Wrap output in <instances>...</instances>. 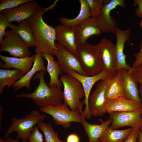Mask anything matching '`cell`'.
<instances>
[{
    "mask_svg": "<svg viewBox=\"0 0 142 142\" xmlns=\"http://www.w3.org/2000/svg\"><path fill=\"white\" fill-rule=\"evenodd\" d=\"M56 4L45 8L39 6L36 12L27 19L32 30L36 43V54L45 53L55 55L54 52L57 48L55 28L48 25L43 21V14L52 9Z\"/></svg>",
    "mask_w": 142,
    "mask_h": 142,
    "instance_id": "obj_1",
    "label": "cell"
},
{
    "mask_svg": "<svg viewBox=\"0 0 142 142\" xmlns=\"http://www.w3.org/2000/svg\"><path fill=\"white\" fill-rule=\"evenodd\" d=\"M46 73V72L41 71L34 75L33 80L38 79L39 84L33 92L29 94L22 93L16 95L15 97L32 99L40 108L48 105L57 106L62 105L63 97L61 87L48 85L44 78Z\"/></svg>",
    "mask_w": 142,
    "mask_h": 142,
    "instance_id": "obj_2",
    "label": "cell"
},
{
    "mask_svg": "<svg viewBox=\"0 0 142 142\" xmlns=\"http://www.w3.org/2000/svg\"><path fill=\"white\" fill-rule=\"evenodd\" d=\"M77 52L82 68L89 76L97 75L105 69L102 58L95 45L86 42L77 45Z\"/></svg>",
    "mask_w": 142,
    "mask_h": 142,
    "instance_id": "obj_3",
    "label": "cell"
},
{
    "mask_svg": "<svg viewBox=\"0 0 142 142\" xmlns=\"http://www.w3.org/2000/svg\"><path fill=\"white\" fill-rule=\"evenodd\" d=\"M63 86V103L72 111L79 112L80 107L84 105L80 99L85 96L84 89L80 82L68 75H62L60 78Z\"/></svg>",
    "mask_w": 142,
    "mask_h": 142,
    "instance_id": "obj_4",
    "label": "cell"
},
{
    "mask_svg": "<svg viewBox=\"0 0 142 142\" xmlns=\"http://www.w3.org/2000/svg\"><path fill=\"white\" fill-rule=\"evenodd\" d=\"M46 117L44 113H41L35 110H31L29 114L20 119L13 117L4 137H8L10 134L15 131L17 133L16 138H20L22 140H27L35 125L43 121Z\"/></svg>",
    "mask_w": 142,
    "mask_h": 142,
    "instance_id": "obj_5",
    "label": "cell"
},
{
    "mask_svg": "<svg viewBox=\"0 0 142 142\" xmlns=\"http://www.w3.org/2000/svg\"><path fill=\"white\" fill-rule=\"evenodd\" d=\"M40 111L51 116L55 123L65 129L70 127L71 123H81V116L79 112L71 110L63 103L60 105H47L40 108Z\"/></svg>",
    "mask_w": 142,
    "mask_h": 142,
    "instance_id": "obj_6",
    "label": "cell"
},
{
    "mask_svg": "<svg viewBox=\"0 0 142 142\" xmlns=\"http://www.w3.org/2000/svg\"><path fill=\"white\" fill-rule=\"evenodd\" d=\"M0 44V51L8 52L14 57L24 58L29 56L32 54L27 45L12 30L6 31L4 39Z\"/></svg>",
    "mask_w": 142,
    "mask_h": 142,
    "instance_id": "obj_7",
    "label": "cell"
},
{
    "mask_svg": "<svg viewBox=\"0 0 142 142\" xmlns=\"http://www.w3.org/2000/svg\"><path fill=\"white\" fill-rule=\"evenodd\" d=\"M68 74L78 79L83 86L85 94V98L83 102V104L85 105L83 113L85 119L89 120L92 115L89 108V100L90 93L92 87L97 81L105 79L110 75L115 74H110L104 69L99 74L93 76L83 75L74 70L69 71Z\"/></svg>",
    "mask_w": 142,
    "mask_h": 142,
    "instance_id": "obj_8",
    "label": "cell"
},
{
    "mask_svg": "<svg viewBox=\"0 0 142 142\" xmlns=\"http://www.w3.org/2000/svg\"><path fill=\"white\" fill-rule=\"evenodd\" d=\"M57 48L54 52L62 70L68 74L69 71L74 70L79 74L89 76L84 71L78 58L66 47L58 43H55Z\"/></svg>",
    "mask_w": 142,
    "mask_h": 142,
    "instance_id": "obj_9",
    "label": "cell"
},
{
    "mask_svg": "<svg viewBox=\"0 0 142 142\" xmlns=\"http://www.w3.org/2000/svg\"><path fill=\"white\" fill-rule=\"evenodd\" d=\"M115 74L111 75L106 79L99 81L95 90L90 95L89 108L92 115L101 116L106 113L105 108L106 91L110 79Z\"/></svg>",
    "mask_w": 142,
    "mask_h": 142,
    "instance_id": "obj_10",
    "label": "cell"
},
{
    "mask_svg": "<svg viewBox=\"0 0 142 142\" xmlns=\"http://www.w3.org/2000/svg\"><path fill=\"white\" fill-rule=\"evenodd\" d=\"M117 6H120L124 8L125 6V1L111 0L104 4L102 9L101 14L94 17L99 28L102 32L107 33L115 34L116 27V22L115 19L110 15L112 10Z\"/></svg>",
    "mask_w": 142,
    "mask_h": 142,
    "instance_id": "obj_11",
    "label": "cell"
},
{
    "mask_svg": "<svg viewBox=\"0 0 142 142\" xmlns=\"http://www.w3.org/2000/svg\"><path fill=\"white\" fill-rule=\"evenodd\" d=\"M142 109L129 111L116 112L109 114L112 121L109 127L116 129L125 126L137 127L142 126Z\"/></svg>",
    "mask_w": 142,
    "mask_h": 142,
    "instance_id": "obj_12",
    "label": "cell"
},
{
    "mask_svg": "<svg viewBox=\"0 0 142 142\" xmlns=\"http://www.w3.org/2000/svg\"><path fill=\"white\" fill-rule=\"evenodd\" d=\"M95 46L102 58L105 69L111 74L117 72L115 45L110 40L104 38Z\"/></svg>",
    "mask_w": 142,
    "mask_h": 142,
    "instance_id": "obj_13",
    "label": "cell"
},
{
    "mask_svg": "<svg viewBox=\"0 0 142 142\" xmlns=\"http://www.w3.org/2000/svg\"><path fill=\"white\" fill-rule=\"evenodd\" d=\"M39 6L36 1L31 0L22 4L16 8L5 9L0 12L5 16L9 22L16 21L19 23L27 19L33 15Z\"/></svg>",
    "mask_w": 142,
    "mask_h": 142,
    "instance_id": "obj_14",
    "label": "cell"
},
{
    "mask_svg": "<svg viewBox=\"0 0 142 142\" xmlns=\"http://www.w3.org/2000/svg\"><path fill=\"white\" fill-rule=\"evenodd\" d=\"M102 33L95 18L91 17L75 27L76 44L77 45L83 44L91 36H98Z\"/></svg>",
    "mask_w": 142,
    "mask_h": 142,
    "instance_id": "obj_15",
    "label": "cell"
},
{
    "mask_svg": "<svg viewBox=\"0 0 142 142\" xmlns=\"http://www.w3.org/2000/svg\"><path fill=\"white\" fill-rule=\"evenodd\" d=\"M115 34L116 37V43L115 47L116 55V68L117 71L124 69L129 71L132 67L126 64V56L124 53V44L126 41H129L130 35V29L122 30L116 27Z\"/></svg>",
    "mask_w": 142,
    "mask_h": 142,
    "instance_id": "obj_16",
    "label": "cell"
},
{
    "mask_svg": "<svg viewBox=\"0 0 142 142\" xmlns=\"http://www.w3.org/2000/svg\"><path fill=\"white\" fill-rule=\"evenodd\" d=\"M55 28L57 43L65 47L78 58L77 45L75 42V27L62 24L57 25Z\"/></svg>",
    "mask_w": 142,
    "mask_h": 142,
    "instance_id": "obj_17",
    "label": "cell"
},
{
    "mask_svg": "<svg viewBox=\"0 0 142 142\" xmlns=\"http://www.w3.org/2000/svg\"><path fill=\"white\" fill-rule=\"evenodd\" d=\"M105 108L109 114L116 112L135 111L142 109V104L124 96L110 100H106Z\"/></svg>",
    "mask_w": 142,
    "mask_h": 142,
    "instance_id": "obj_18",
    "label": "cell"
},
{
    "mask_svg": "<svg viewBox=\"0 0 142 142\" xmlns=\"http://www.w3.org/2000/svg\"><path fill=\"white\" fill-rule=\"evenodd\" d=\"M35 55L23 58L9 57L0 54V58L4 62H0V66L3 69H9L11 68L21 71L24 75L31 70L34 63Z\"/></svg>",
    "mask_w": 142,
    "mask_h": 142,
    "instance_id": "obj_19",
    "label": "cell"
},
{
    "mask_svg": "<svg viewBox=\"0 0 142 142\" xmlns=\"http://www.w3.org/2000/svg\"><path fill=\"white\" fill-rule=\"evenodd\" d=\"M117 71L120 74L122 80L124 87V96L142 104L139 95L138 83L135 78L126 69H121Z\"/></svg>",
    "mask_w": 142,
    "mask_h": 142,
    "instance_id": "obj_20",
    "label": "cell"
},
{
    "mask_svg": "<svg viewBox=\"0 0 142 142\" xmlns=\"http://www.w3.org/2000/svg\"><path fill=\"white\" fill-rule=\"evenodd\" d=\"M83 106L80 107L79 110L81 116L80 123L88 136L89 142H97L107 128L111 124L112 120L110 118L105 121L100 119L99 120L101 123L99 125L89 123L86 121L83 116L82 109Z\"/></svg>",
    "mask_w": 142,
    "mask_h": 142,
    "instance_id": "obj_21",
    "label": "cell"
},
{
    "mask_svg": "<svg viewBox=\"0 0 142 142\" xmlns=\"http://www.w3.org/2000/svg\"><path fill=\"white\" fill-rule=\"evenodd\" d=\"M35 55L34 61L31 70L12 87L14 91H17L24 87L29 89L31 88V80L35 73L41 71L46 72L42 54H36Z\"/></svg>",
    "mask_w": 142,
    "mask_h": 142,
    "instance_id": "obj_22",
    "label": "cell"
},
{
    "mask_svg": "<svg viewBox=\"0 0 142 142\" xmlns=\"http://www.w3.org/2000/svg\"><path fill=\"white\" fill-rule=\"evenodd\" d=\"M42 56L47 62L46 69L50 77L48 85L62 87V84L59 78V76L62 74L63 72L59 62L55 60L53 56L51 55L43 53Z\"/></svg>",
    "mask_w": 142,
    "mask_h": 142,
    "instance_id": "obj_23",
    "label": "cell"
},
{
    "mask_svg": "<svg viewBox=\"0 0 142 142\" xmlns=\"http://www.w3.org/2000/svg\"><path fill=\"white\" fill-rule=\"evenodd\" d=\"M10 23L12 30L21 38L29 47H36L32 30L27 19L21 22L17 25Z\"/></svg>",
    "mask_w": 142,
    "mask_h": 142,
    "instance_id": "obj_24",
    "label": "cell"
},
{
    "mask_svg": "<svg viewBox=\"0 0 142 142\" xmlns=\"http://www.w3.org/2000/svg\"><path fill=\"white\" fill-rule=\"evenodd\" d=\"M124 87L120 74L117 73L110 79L106 89V100L114 99L124 96Z\"/></svg>",
    "mask_w": 142,
    "mask_h": 142,
    "instance_id": "obj_25",
    "label": "cell"
},
{
    "mask_svg": "<svg viewBox=\"0 0 142 142\" xmlns=\"http://www.w3.org/2000/svg\"><path fill=\"white\" fill-rule=\"evenodd\" d=\"M24 75L20 70L0 68V94L3 93L4 87H12L17 81Z\"/></svg>",
    "mask_w": 142,
    "mask_h": 142,
    "instance_id": "obj_26",
    "label": "cell"
},
{
    "mask_svg": "<svg viewBox=\"0 0 142 142\" xmlns=\"http://www.w3.org/2000/svg\"><path fill=\"white\" fill-rule=\"evenodd\" d=\"M80 7L79 13L75 18L69 19L64 17L59 18L62 24L75 27L79 24L91 17L90 8L86 0H79Z\"/></svg>",
    "mask_w": 142,
    "mask_h": 142,
    "instance_id": "obj_27",
    "label": "cell"
},
{
    "mask_svg": "<svg viewBox=\"0 0 142 142\" xmlns=\"http://www.w3.org/2000/svg\"><path fill=\"white\" fill-rule=\"evenodd\" d=\"M132 128L117 130L109 126L99 138L102 142H123L130 133Z\"/></svg>",
    "mask_w": 142,
    "mask_h": 142,
    "instance_id": "obj_28",
    "label": "cell"
},
{
    "mask_svg": "<svg viewBox=\"0 0 142 142\" xmlns=\"http://www.w3.org/2000/svg\"><path fill=\"white\" fill-rule=\"evenodd\" d=\"M37 126L43 132L45 142H58V133L54 131L52 126L50 123L43 121L38 123Z\"/></svg>",
    "mask_w": 142,
    "mask_h": 142,
    "instance_id": "obj_29",
    "label": "cell"
},
{
    "mask_svg": "<svg viewBox=\"0 0 142 142\" xmlns=\"http://www.w3.org/2000/svg\"><path fill=\"white\" fill-rule=\"evenodd\" d=\"M90 10L91 17H95L99 16L104 6L102 0H86Z\"/></svg>",
    "mask_w": 142,
    "mask_h": 142,
    "instance_id": "obj_30",
    "label": "cell"
},
{
    "mask_svg": "<svg viewBox=\"0 0 142 142\" xmlns=\"http://www.w3.org/2000/svg\"><path fill=\"white\" fill-rule=\"evenodd\" d=\"M31 0H2L0 4V12L6 9L17 7L20 4Z\"/></svg>",
    "mask_w": 142,
    "mask_h": 142,
    "instance_id": "obj_31",
    "label": "cell"
},
{
    "mask_svg": "<svg viewBox=\"0 0 142 142\" xmlns=\"http://www.w3.org/2000/svg\"><path fill=\"white\" fill-rule=\"evenodd\" d=\"M10 22L2 12H0V44L2 42L6 32V29L8 27H10Z\"/></svg>",
    "mask_w": 142,
    "mask_h": 142,
    "instance_id": "obj_32",
    "label": "cell"
},
{
    "mask_svg": "<svg viewBox=\"0 0 142 142\" xmlns=\"http://www.w3.org/2000/svg\"><path fill=\"white\" fill-rule=\"evenodd\" d=\"M39 129L37 125L34 126L28 138V142H44L43 135Z\"/></svg>",
    "mask_w": 142,
    "mask_h": 142,
    "instance_id": "obj_33",
    "label": "cell"
},
{
    "mask_svg": "<svg viewBox=\"0 0 142 142\" xmlns=\"http://www.w3.org/2000/svg\"><path fill=\"white\" fill-rule=\"evenodd\" d=\"M129 72L132 74L138 83L142 86V63L135 68L132 67Z\"/></svg>",
    "mask_w": 142,
    "mask_h": 142,
    "instance_id": "obj_34",
    "label": "cell"
},
{
    "mask_svg": "<svg viewBox=\"0 0 142 142\" xmlns=\"http://www.w3.org/2000/svg\"><path fill=\"white\" fill-rule=\"evenodd\" d=\"M139 131L138 128H132L131 131L126 139L123 142H137V139Z\"/></svg>",
    "mask_w": 142,
    "mask_h": 142,
    "instance_id": "obj_35",
    "label": "cell"
},
{
    "mask_svg": "<svg viewBox=\"0 0 142 142\" xmlns=\"http://www.w3.org/2000/svg\"><path fill=\"white\" fill-rule=\"evenodd\" d=\"M140 47V50L134 54L135 58L132 67L133 68L136 67L142 63V41L141 42Z\"/></svg>",
    "mask_w": 142,
    "mask_h": 142,
    "instance_id": "obj_36",
    "label": "cell"
},
{
    "mask_svg": "<svg viewBox=\"0 0 142 142\" xmlns=\"http://www.w3.org/2000/svg\"><path fill=\"white\" fill-rule=\"evenodd\" d=\"M134 4L137 5L138 7L135 9L136 16L142 18V0H134Z\"/></svg>",
    "mask_w": 142,
    "mask_h": 142,
    "instance_id": "obj_37",
    "label": "cell"
},
{
    "mask_svg": "<svg viewBox=\"0 0 142 142\" xmlns=\"http://www.w3.org/2000/svg\"><path fill=\"white\" fill-rule=\"evenodd\" d=\"M80 139L78 135L75 134L69 135L68 136L67 142H79Z\"/></svg>",
    "mask_w": 142,
    "mask_h": 142,
    "instance_id": "obj_38",
    "label": "cell"
},
{
    "mask_svg": "<svg viewBox=\"0 0 142 142\" xmlns=\"http://www.w3.org/2000/svg\"><path fill=\"white\" fill-rule=\"evenodd\" d=\"M0 142H28L27 140H22L20 141L17 139H12L10 137H5L4 139L0 137Z\"/></svg>",
    "mask_w": 142,
    "mask_h": 142,
    "instance_id": "obj_39",
    "label": "cell"
},
{
    "mask_svg": "<svg viewBox=\"0 0 142 142\" xmlns=\"http://www.w3.org/2000/svg\"><path fill=\"white\" fill-rule=\"evenodd\" d=\"M3 108L1 105H0V130H1V126L3 118Z\"/></svg>",
    "mask_w": 142,
    "mask_h": 142,
    "instance_id": "obj_40",
    "label": "cell"
},
{
    "mask_svg": "<svg viewBox=\"0 0 142 142\" xmlns=\"http://www.w3.org/2000/svg\"><path fill=\"white\" fill-rule=\"evenodd\" d=\"M139 91L141 96V102L142 103V86L140 84L139 88ZM141 117L142 118V114H141ZM139 130L140 131L142 132V126L141 128L139 129Z\"/></svg>",
    "mask_w": 142,
    "mask_h": 142,
    "instance_id": "obj_41",
    "label": "cell"
},
{
    "mask_svg": "<svg viewBox=\"0 0 142 142\" xmlns=\"http://www.w3.org/2000/svg\"><path fill=\"white\" fill-rule=\"evenodd\" d=\"M137 142H142V132L139 131L137 139Z\"/></svg>",
    "mask_w": 142,
    "mask_h": 142,
    "instance_id": "obj_42",
    "label": "cell"
},
{
    "mask_svg": "<svg viewBox=\"0 0 142 142\" xmlns=\"http://www.w3.org/2000/svg\"><path fill=\"white\" fill-rule=\"evenodd\" d=\"M57 141L58 142H64V141H62L61 140H60L58 138L57 139Z\"/></svg>",
    "mask_w": 142,
    "mask_h": 142,
    "instance_id": "obj_43",
    "label": "cell"
},
{
    "mask_svg": "<svg viewBox=\"0 0 142 142\" xmlns=\"http://www.w3.org/2000/svg\"><path fill=\"white\" fill-rule=\"evenodd\" d=\"M140 26L141 27H142V20L141 21V22H140Z\"/></svg>",
    "mask_w": 142,
    "mask_h": 142,
    "instance_id": "obj_44",
    "label": "cell"
},
{
    "mask_svg": "<svg viewBox=\"0 0 142 142\" xmlns=\"http://www.w3.org/2000/svg\"><path fill=\"white\" fill-rule=\"evenodd\" d=\"M88 142H89V141H88ZM97 142H101L100 139H99V140H98V141Z\"/></svg>",
    "mask_w": 142,
    "mask_h": 142,
    "instance_id": "obj_45",
    "label": "cell"
},
{
    "mask_svg": "<svg viewBox=\"0 0 142 142\" xmlns=\"http://www.w3.org/2000/svg\"><path fill=\"white\" fill-rule=\"evenodd\" d=\"M101 142H102L101 141Z\"/></svg>",
    "mask_w": 142,
    "mask_h": 142,
    "instance_id": "obj_46",
    "label": "cell"
}]
</instances>
